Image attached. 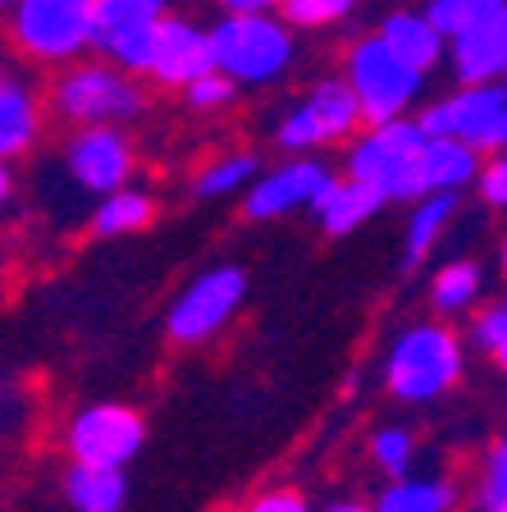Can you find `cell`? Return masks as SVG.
<instances>
[{
  "mask_svg": "<svg viewBox=\"0 0 507 512\" xmlns=\"http://www.w3.org/2000/svg\"><path fill=\"white\" fill-rule=\"evenodd\" d=\"M142 74L115 64L110 55L96 51V60H74L55 69L51 87H46V106L55 119L69 128L87 124H133L147 110V87L138 83Z\"/></svg>",
  "mask_w": 507,
  "mask_h": 512,
  "instance_id": "6da1fadb",
  "label": "cell"
},
{
  "mask_svg": "<svg viewBox=\"0 0 507 512\" xmlns=\"http://www.w3.org/2000/svg\"><path fill=\"white\" fill-rule=\"evenodd\" d=\"M425 147H430V133H425L421 119H384V124H366L357 138L348 142V165L352 179L370 183V188L384 192V202H416L425 197Z\"/></svg>",
  "mask_w": 507,
  "mask_h": 512,
  "instance_id": "7a4b0ae2",
  "label": "cell"
},
{
  "mask_svg": "<svg viewBox=\"0 0 507 512\" xmlns=\"http://www.w3.org/2000/svg\"><path fill=\"white\" fill-rule=\"evenodd\" d=\"M10 51L42 69H64L96 51V5L92 0H14L5 5Z\"/></svg>",
  "mask_w": 507,
  "mask_h": 512,
  "instance_id": "3957f363",
  "label": "cell"
},
{
  "mask_svg": "<svg viewBox=\"0 0 507 512\" xmlns=\"http://www.w3.org/2000/svg\"><path fill=\"white\" fill-rule=\"evenodd\" d=\"M215 69L238 87H270L293 69L297 28L284 14H220L211 23Z\"/></svg>",
  "mask_w": 507,
  "mask_h": 512,
  "instance_id": "277c9868",
  "label": "cell"
},
{
  "mask_svg": "<svg viewBox=\"0 0 507 512\" xmlns=\"http://www.w3.org/2000/svg\"><path fill=\"white\" fill-rule=\"evenodd\" d=\"M462 380V339L444 320H421L393 339L384 357V384L398 403H434Z\"/></svg>",
  "mask_w": 507,
  "mask_h": 512,
  "instance_id": "5b68a950",
  "label": "cell"
},
{
  "mask_svg": "<svg viewBox=\"0 0 507 512\" xmlns=\"http://www.w3.org/2000/svg\"><path fill=\"white\" fill-rule=\"evenodd\" d=\"M343 78H348L352 92H357L366 124H384V119L412 115L421 92H425V83H430V74L416 69L412 60H402L380 32L352 37L348 51H343Z\"/></svg>",
  "mask_w": 507,
  "mask_h": 512,
  "instance_id": "8992f818",
  "label": "cell"
},
{
  "mask_svg": "<svg viewBox=\"0 0 507 512\" xmlns=\"http://www.w3.org/2000/svg\"><path fill=\"white\" fill-rule=\"evenodd\" d=\"M361 128H366V115H361V101L352 92V83L343 74H329L320 83H311L284 110V119L275 124V147L288 151V156L348 147Z\"/></svg>",
  "mask_w": 507,
  "mask_h": 512,
  "instance_id": "52a82bcc",
  "label": "cell"
},
{
  "mask_svg": "<svg viewBox=\"0 0 507 512\" xmlns=\"http://www.w3.org/2000/svg\"><path fill=\"white\" fill-rule=\"evenodd\" d=\"M430 138H462L476 151H507V83H457L416 115Z\"/></svg>",
  "mask_w": 507,
  "mask_h": 512,
  "instance_id": "ba28073f",
  "label": "cell"
},
{
  "mask_svg": "<svg viewBox=\"0 0 507 512\" xmlns=\"http://www.w3.org/2000/svg\"><path fill=\"white\" fill-rule=\"evenodd\" d=\"M247 302V275L238 266H211L206 275H197L183 288L174 307L165 316V334L179 348H197V343H211L215 334H224L238 311Z\"/></svg>",
  "mask_w": 507,
  "mask_h": 512,
  "instance_id": "9c48e42d",
  "label": "cell"
},
{
  "mask_svg": "<svg viewBox=\"0 0 507 512\" xmlns=\"http://www.w3.org/2000/svg\"><path fill=\"white\" fill-rule=\"evenodd\" d=\"M147 444V421L128 403H92L64 426L69 462L87 467H128Z\"/></svg>",
  "mask_w": 507,
  "mask_h": 512,
  "instance_id": "30bf717a",
  "label": "cell"
},
{
  "mask_svg": "<svg viewBox=\"0 0 507 512\" xmlns=\"http://www.w3.org/2000/svg\"><path fill=\"white\" fill-rule=\"evenodd\" d=\"M133 165H138V151H133V142H128L124 124L74 128L60 147V170L69 174L74 188L92 192V197H106V192L128 188Z\"/></svg>",
  "mask_w": 507,
  "mask_h": 512,
  "instance_id": "8fae6325",
  "label": "cell"
},
{
  "mask_svg": "<svg viewBox=\"0 0 507 512\" xmlns=\"http://www.w3.org/2000/svg\"><path fill=\"white\" fill-rule=\"evenodd\" d=\"M338 174L316 156H293L247 188L243 215L247 220H284L293 211H316V202L334 188Z\"/></svg>",
  "mask_w": 507,
  "mask_h": 512,
  "instance_id": "7c38bea8",
  "label": "cell"
},
{
  "mask_svg": "<svg viewBox=\"0 0 507 512\" xmlns=\"http://www.w3.org/2000/svg\"><path fill=\"white\" fill-rule=\"evenodd\" d=\"M215 69V37L211 28L192 23L188 14H165L156 37V55H151L147 83L165 87V92H183L188 83H197L201 74Z\"/></svg>",
  "mask_w": 507,
  "mask_h": 512,
  "instance_id": "4fadbf2b",
  "label": "cell"
},
{
  "mask_svg": "<svg viewBox=\"0 0 507 512\" xmlns=\"http://www.w3.org/2000/svg\"><path fill=\"white\" fill-rule=\"evenodd\" d=\"M448 69L453 83H503L507 74V0L476 28L448 42Z\"/></svg>",
  "mask_w": 507,
  "mask_h": 512,
  "instance_id": "5bb4252c",
  "label": "cell"
},
{
  "mask_svg": "<svg viewBox=\"0 0 507 512\" xmlns=\"http://www.w3.org/2000/svg\"><path fill=\"white\" fill-rule=\"evenodd\" d=\"M46 110L51 106L37 96V87L28 78H19L14 69H5V78H0V156L10 165L42 142Z\"/></svg>",
  "mask_w": 507,
  "mask_h": 512,
  "instance_id": "9a60e30c",
  "label": "cell"
},
{
  "mask_svg": "<svg viewBox=\"0 0 507 512\" xmlns=\"http://www.w3.org/2000/svg\"><path fill=\"white\" fill-rule=\"evenodd\" d=\"M375 32H380V37L402 55V60H412L416 69H425V74H434L439 64H448V37L434 28V19L425 10L393 5V10L380 14Z\"/></svg>",
  "mask_w": 507,
  "mask_h": 512,
  "instance_id": "2e32d148",
  "label": "cell"
},
{
  "mask_svg": "<svg viewBox=\"0 0 507 512\" xmlns=\"http://www.w3.org/2000/svg\"><path fill=\"white\" fill-rule=\"evenodd\" d=\"M380 206H389L380 188H370V183L343 174V179H334V188L316 202L311 215L320 220V229H325L329 238H343V234H352V229H361L370 215H380Z\"/></svg>",
  "mask_w": 507,
  "mask_h": 512,
  "instance_id": "e0dca14e",
  "label": "cell"
},
{
  "mask_svg": "<svg viewBox=\"0 0 507 512\" xmlns=\"http://www.w3.org/2000/svg\"><path fill=\"white\" fill-rule=\"evenodd\" d=\"M64 503L74 512H124L128 508V476L124 467H87L69 462L64 471Z\"/></svg>",
  "mask_w": 507,
  "mask_h": 512,
  "instance_id": "ac0fdd59",
  "label": "cell"
},
{
  "mask_svg": "<svg viewBox=\"0 0 507 512\" xmlns=\"http://www.w3.org/2000/svg\"><path fill=\"white\" fill-rule=\"evenodd\" d=\"M457 211H462L457 192H425V197H416L412 215H407V229H402V261L421 266L425 256L434 252V243L444 238V229L457 220Z\"/></svg>",
  "mask_w": 507,
  "mask_h": 512,
  "instance_id": "d6986e66",
  "label": "cell"
},
{
  "mask_svg": "<svg viewBox=\"0 0 507 512\" xmlns=\"http://www.w3.org/2000/svg\"><path fill=\"white\" fill-rule=\"evenodd\" d=\"M370 508L375 512H457V485L448 476H434V471H425V476L407 471V476L389 480Z\"/></svg>",
  "mask_w": 507,
  "mask_h": 512,
  "instance_id": "ffe728a7",
  "label": "cell"
},
{
  "mask_svg": "<svg viewBox=\"0 0 507 512\" xmlns=\"http://www.w3.org/2000/svg\"><path fill=\"white\" fill-rule=\"evenodd\" d=\"M151 220H156L151 192L128 183V188H119V192L96 197L92 215H87V229H92V238H128V234H142Z\"/></svg>",
  "mask_w": 507,
  "mask_h": 512,
  "instance_id": "44dd1931",
  "label": "cell"
},
{
  "mask_svg": "<svg viewBox=\"0 0 507 512\" xmlns=\"http://www.w3.org/2000/svg\"><path fill=\"white\" fill-rule=\"evenodd\" d=\"M485 170V151L462 138H430L425 147V188L430 192H462Z\"/></svg>",
  "mask_w": 507,
  "mask_h": 512,
  "instance_id": "7402d4cb",
  "label": "cell"
},
{
  "mask_svg": "<svg viewBox=\"0 0 507 512\" xmlns=\"http://www.w3.org/2000/svg\"><path fill=\"white\" fill-rule=\"evenodd\" d=\"M261 179V156L256 151H224V156H211L192 174V197L197 202H220L229 192H243Z\"/></svg>",
  "mask_w": 507,
  "mask_h": 512,
  "instance_id": "603a6c76",
  "label": "cell"
},
{
  "mask_svg": "<svg viewBox=\"0 0 507 512\" xmlns=\"http://www.w3.org/2000/svg\"><path fill=\"white\" fill-rule=\"evenodd\" d=\"M480 284H485V275H480L476 261H448V266L434 270L430 279V307L439 311V316H457V311H471L480 298Z\"/></svg>",
  "mask_w": 507,
  "mask_h": 512,
  "instance_id": "cb8c5ba5",
  "label": "cell"
},
{
  "mask_svg": "<svg viewBox=\"0 0 507 512\" xmlns=\"http://www.w3.org/2000/svg\"><path fill=\"white\" fill-rule=\"evenodd\" d=\"M96 5V37H110L119 28L160 23L169 14V0H92Z\"/></svg>",
  "mask_w": 507,
  "mask_h": 512,
  "instance_id": "d4e9b609",
  "label": "cell"
},
{
  "mask_svg": "<svg viewBox=\"0 0 507 512\" xmlns=\"http://www.w3.org/2000/svg\"><path fill=\"white\" fill-rule=\"evenodd\" d=\"M361 5H366V0H284V19L293 23L297 32H325V28L348 23Z\"/></svg>",
  "mask_w": 507,
  "mask_h": 512,
  "instance_id": "484cf974",
  "label": "cell"
},
{
  "mask_svg": "<svg viewBox=\"0 0 507 512\" xmlns=\"http://www.w3.org/2000/svg\"><path fill=\"white\" fill-rule=\"evenodd\" d=\"M370 462H375L389 480L407 476L416 462V435L407 426H380L370 435Z\"/></svg>",
  "mask_w": 507,
  "mask_h": 512,
  "instance_id": "4316f807",
  "label": "cell"
},
{
  "mask_svg": "<svg viewBox=\"0 0 507 512\" xmlns=\"http://www.w3.org/2000/svg\"><path fill=\"white\" fill-rule=\"evenodd\" d=\"M498 5H503V0H421V10L430 14L434 28L444 32L448 42L462 37L466 28H476L480 19H489Z\"/></svg>",
  "mask_w": 507,
  "mask_h": 512,
  "instance_id": "83f0119b",
  "label": "cell"
},
{
  "mask_svg": "<svg viewBox=\"0 0 507 512\" xmlns=\"http://www.w3.org/2000/svg\"><path fill=\"white\" fill-rule=\"evenodd\" d=\"M471 343L507 375V298L476 311V320H471Z\"/></svg>",
  "mask_w": 507,
  "mask_h": 512,
  "instance_id": "f1b7e54d",
  "label": "cell"
},
{
  "mask_svg": "<svg viewBox=\"0 0 507 512\" xmlns=\"http://www.w3.org/2000/svg\"><path fill=\"white\" fill-rule=\"evenodd\" d=\"M238 92H243V87L233 83L229 74L211 69V74H201L197 83L183 87V101H188V110H197V115H215V110H229Z\"/></svg>",
  "mask_w": 507,
  "mask_h": 512,
  "instance_id": "f546056e",
  "label": "cell"
},
{
  "mask_svg": "<svg viewBox=\"0 0 507 512\" xmlns=\"http://www.w3.org/2000/svg\"><path fill=\"white\" fill-rule=\"evenodd\" d=\"M507 499V439L494 444L480 462V476H476V512L480 508H494V503Z\"/></svg>",
  "mask_w": 507,
  "mask_h": 512,
  "instance_id": "4dcf8cb0",
  "label": "cell"
},
{
  "mask_svg": "<svg viewBox=\"0 0 507 512\" xmlns=\"http://www.w3.org/2000/svg\"><path fill=\"white\" fill-rule=\"evenodd\" d=\"M476 192H480V202L485 206L507 211V151L485 156V170H480V179H476Z\"/></svg>",
  "mask_w": 507,
  "mask_h": 512,
  "instance_id": "1f68e13d",
  "label": "cell"
},
{
  "mask_svg": "<svg viewBox=\"0 0 507 512\" xmlns=\"http://www.w3.org/2000/svg\"><path fill=\"white\" fill-rule=\"evenodd\" d=\"M243 512H311V503L297 490H284V485H279V490H261Z\"/></svg>",
  "mask_w": 507,
  "mask_h": 512,
  "instance_id": "d6a6232c",
  "label": "cell"
},
{
  "mask_svg": "<svg viewBox=\"0 0 507 512\" xmlns=\"http://www.w3.org/2000/svg\"><path fill=\"white\" fill-rule=\"evenodd\" d=\"M220 14H284V0H211Z\"/></svg>",
  "mask_w": 507,
  "mask_h": 512,
  "instance_id": "836d02e7",
  "label": "cell"
},
{
  "mask_svg": "<svg viewBox=\"0 0 507 512\" xmlns=\"http://www.w3.org/2000/svg\"><path fill=\"white\" fill-rule=\"evenodd\" d=\"M325 512H375L370 503H357V499H338V503H329Z\"/></svg>",
  "mask_w": 507,
  "mask_h": 512,
  "instance_id": "e575fe53",
  "label": "cell"
},
{
  "mask_svg": "<svg viewBox=\"0 0 507 512\" xmlns=\"http://www.w3.org/2000/svg\"><path fill=\"white\" fill-rule=\"evenodd\" d=\"M480 512H507V499H503V503H494V508H480Z\"/></svg>",
  "mask_w": 507,
  "mask_h": 512,
  "instance_id": "d590c367",
  "label": "cell"
},
{
  "mask_svg": "<svg viewBox=\"0 0 507 512\" xmlns=\"http://www.w3.org/2000/svg\"><path fill=\"white\" fill-rule=\"evenodd\" d=\"M498 252H503V270H507V234H503V247H498Z\"/></svg>",
  "mask_w": 507,
  "mask_h": 512,
  "instance_id": "8d00e7d4",
  "label": "cell"
},
{
  "mask_svg": "<svg viewBox=\"0 0 507 512\" xmlns=\"http://www.w3.org/2000/svg\"><path fill=\"white\" fill-rule=\"evenodd\" d=\"M393 5H416V0H393Z\"/></svg>",
  "mask_w": 507,
  "mask_h": 512,
  "instance_id": "74e56055",
  "label": "cell"
},
{
  "mask_svg": "<svg viewBox=\"0 0 507 512\" xmlns=\"http://www.w3.org/2000/svg\"><path fill=\"white\" fill-rule=\"evenodd\" d=\"M503 83H507V74H503Z\"/></svg>",
  "mask_w": 507,
  "mask_h": 512,
  "instance_id": "f35d334b",
  "label": "cell"
}]
</instances>
